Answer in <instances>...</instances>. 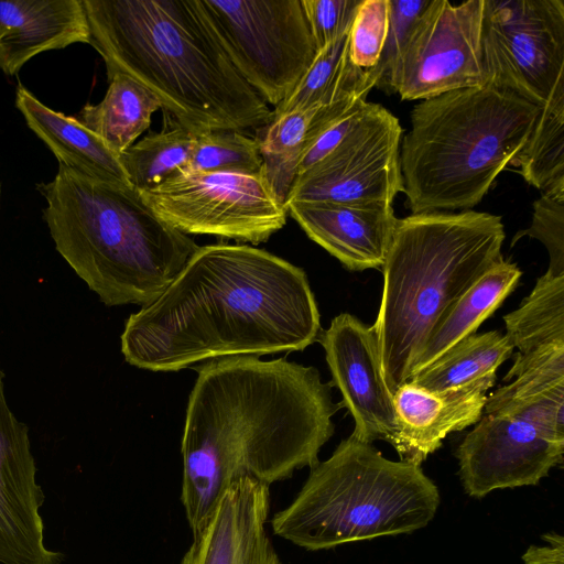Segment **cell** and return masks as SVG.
<instances>
[{
  "instance_id": "obj_24",
  "label": "cell",
  "mask_w": 564,
  "mask_h": 564,
  "mask_svg": "<svg viewBox=\"0 0 564 564\" xmlns=\"http://www.w3.org/2000/svg\"><path fill=\"white\" fill-rule=\"evenodd\" d=\"M514 347L499 330L471 334L455 344L409 381L431 391H444L495 379L496 371Z\"/></svg>"
},
{
  "instance_id": "obj_6",
  "label": "cell",
  "mask_w": 564,
  "mask_h": 564,
  "mask_svg": "<svg viewBox=\"0 0 564 564\" xmlns=\"http://www.w3.org/2000/svg\"><path fill=\"white\" fill-rule=\"evenodd\" d=\"M540 107L486 84L421 100L400 144L412 214L468 209L524 145Z\"/></svg>"
},
{
  "instance_id": "obj_25",
  "label": "cell",
  "mask_w": 564,
  "mask_h": 564,
  "mask_svg": "<svg viewBox=\"0 0 564 564\" xmlns=\"http://www.w3.org/2000/svg\"><path fill=\"white\" fill-rule=\"evenodd\" d=\"M512 165L533 187L564 192V77L540 108Z\"/></svg>"
},
{
  "instance_id": "obj_15",
  "label": "cell",
  "mask_w": 564,
  "mask_h": 564,
  "mask_svg": "<svg viewBox=\"0 0 564 564\" xmlns=\"http://www.w3.org/2000/svg\"><path fill=\"white\" fill-rule=\"evenodd\" d=\"M29 427L11 411L0 376V564H62L63 554L44 544Z\"/></svg>"
},
{
  "instance_id": "obj_30",
  "label": "cell",
  "mask_w": 564,
  "mask_h": 564,
  "mask_svg": "<svg viewBox=\"0 0 564 564\" xmlns=\"http://www.w3.org/2000/svg\"><path fill=\"white\" fill-rule=\"evenodd\" d=\"M349 29L334 42L317 51L314 61L292 93L274 107L272 117L315 108L323 104L347 58Z\"/></svg>"
},
{
  "instance_id": "obj_7",
  "label": "cell",
  "mask_w": 564,
  "mask_h": 564,
  "mask_svg": "<svg viewBox=\"0 0 564 564\" xmlns=\"http://www.w3.org/2000/svg\"><path fill=\"white\" fill-rule=\"evenodd\" d=\"M441 502L422 467L382 456L354 436L311 468L294 500L271 519L272 531L308 551L412 533Z\"/></svg>"
},
{
  "instance_id": "obj_12",
  "label": "cell",
  "mask_w": 564,
  "mask_h": 564,
  "mask_svg": "<svg viewBox=\"0 0 564 564\" xmlns=\"http://www.w3.org/2000/svg\"><path fill=\"white\" fill-rule=\"evenodd\" d=\"M402 128L383 106L368 102L359 122L324 160L299 174L286 202L390 204L403 193Z\"/></svg>"
},
{
  "instance_id": "obj_19",
  "label": "cell",
  "mask_w": 564,
  "mask_h": 564,
  "mask_svg": "<svg viewBox=\"0 0 564 564\" xmlns=\"http://www.w3.org/2000/svg\"><path fill=\"white\" fill-rule=\"evenodd\" d=\"M505 384L487 397L484 414L525 421L564 438V343L513 356Z\"/></svg>"
},
{
  "instance_id": "obj_36",
  "label": "cell",
  "mask_w": 564,
  "mask_h": 564,
  "mask_svg": "<svg viewBox=\"0 0 564 564\" xmlns=\"http://www.w3.org/2000/svg\"><path fill=\"white\" fill-rule=\"evenodd\" d=\"M544 544L531 545L522 555L524 564H564V538L552 531L542 536Z\"/></svg>"
},
{
  "instance_id": "obj_26",
  "label": "cell",
  "mask_w": 564,
  "mask_h": 564,
  "mask_svg": "<svg viewBox=\"0 0 564 564\" xmlns=\"http://www.w3.org/2000/svg\"><path fill=\"white\" fill-rule=\"evenodd\" d=\"M195 138L164 111V127L133 143L119 155L120 163L137 191L153 188L187 167Z\"/></svg>"
},
{
  "instance_id": "obj_29",
  "label": "cell",
  "mask_w": 564,
  "mask_h": 564,
  "mask_svg": "<svg viewBox=\"0 0 564 564\" xmlns=\"http://www.w3.org/2000/svg\"><path fill=\"white\" fill-rule=\"evenodd\" d=\"M184 170L262 174L258 142L242 131H213L195 138L187 167Z\"/></svg>"
},
{
  "instance_id": "obj_35",
  "label": "cell",
  "mask_w": 564,
  "mask_h": 564,
  "mask_svg": "<svg viewBox=\"0 0 564 564\" xmlns=\"http://www.w3.org/2000/svg\"><path fill=\"white\" fill-rule=\"evenodd\" d=\"M367 106L368 101L366 99L359 100L339 118L326 124L304 150L299 164L297 175L329 155L359 122Z\"/></svg>"
},
{
  "instance_id": "obj_11",
  "label": "cell",
  "mask_w": 564,
  "mask_h": 564,
  "mask_svg": "<svg viewBox=\"0 0 564 564\" xmlns=\"http://www.w3.org/2000/svg\"><path fill=\"white\" fill-rule=\"evenodd\" d=\"M484 0H431L384 82L402 100H425L486 85L481 55Z\"/></svg>"
},
{
  "instance_id": "obj_5",
  "label": "cell",
  "mask_w": 564,
  "mask_h": 564,
  "mask_svg": "<svg viewBox=\"0 0 564 564\" xmlns=\"http://www.w3.org/2000/svg\"><path fill=\"white\" fill-rule=\"evenodd\" d=\"M502 218L484 212L421 213L397 219L373 324L381 372L393 394L413 376L443 314L503 259Z\"/></svg>"
},
{
  "instance_id": "obj_17",
  "label": "cell",
  "mask_w": 564,
  "mask_h": 564,
  "mask_svg": "<svg viewBox=\"0 0 564 564\" xmlns=\"http://www.w3.org/2000/svg\"><path fill=\"white\" fill-rule=\"evenodd\" d=\"M495 382L481 380L444 391H431L412 381L401 384L393 393L397 434L392 444L400 460L421 466L449 433L475 425Z\"/></svg>"
},
{
  "instance_id": "obj_2",
  "label": "cell",
  "mask_w": 564,
  "mask_h": 564,
  "mask_svg": "<svg viewBox=\"0 0 564 564\" xmlns=\"http://www.w3.org/2000/svg\"><path fill=\"white\" fill-rule=\"evenodd\" d=\"M322 334L305 271L263 249L214 243L194 252L121 334L126 361L177 371L203 360L299 351Z\"/></svg>"
},
{
  "instance_id": "obj_4",
  "label": "cell",
  "mask_w": 564,
  "mask_h": 564,
  "mask_svg": "<svg viewBox=\"0 0 564 564\" xmlns=\"http://www.w3.org/2000/svg\"><path fill=\"white\" fill-rule=\"evenodd\" d=\"M39 191L57 252L107 306L151 304L198 249L132 186L59 164L53 181Z\"/></svg>"
},
{
  "instance_id": "obj_37",
  "label": "cell",
  "mask_w": 564,
  "mask_h": 564,
  "mask_svg": "<svg viewBox=\"0 0 564 564\" xmlns=\"http://www.w3.org/2000/svg\"><path fill=\"white\" fill-rule=\"evenodd\" d=\"M0 196H1V186H0Z\"/></svg>"
},
{
  "instance_id": "obj_21",
  "label": "cell",
  "mask_w": 564,
  "mask_h": 564,
  "mask_svg": "<svg viewBox=\"0 0 564 564\" xmlns=\"http://www.w3.org/2000/svg\"><path fill=\"white\" fill-rule=\"evenodd\" d=\"M15 106L59 164L95 180L132 186L119 156L75 117L48 108L22 85Z\"/></svg>"
},
{
  "instance_id": "obj_22",
  "label": "cell",
  "mask_w": 564,
  "mask_h": 564,
  "mask_svg": "<svg viewBox=\"0 0 564 564\" xmlns=\"http://www.w3.org/2000/svg\"><path fill=\"white\" fill-rule=\"evenodd\" d=\"M521 275L522 271L516 263L503 259L486 271L437 321L426 339L414 373L476 333L480 324L512 293Z\"/></svg>"
},
{
  "instance_id": "obj_8",
  "label": "cell",
  "mask_w": 564,
  "mask_h": 564,
  "mask_svg": "<svg viewBox=\"0 0 564 564\" xmlns=\"http://www.w3.org/2000/svg\"><path fill=\"white\" fill-rule=\"evenodd\" d=\"M202 4L238 73L276 107L317 54L301 0H202Z\"/></svg>"
},
{
  "instance_id": "obj_20",
  "label": "cell",
  "mask_w": 564,
  "mask_h": 564,
  "mask_svg": "<svg viewBox=\"0 0 564 564\" xmlns=\"http://www.w3.org/2000/svg\"><path fill=\"white\" fill-rule=\"evenodd\" d=\"M89 40L83 0H0V69L7 75L40 53Z\"/></svg>"
},
{
  "instance_id": "obj_18",
  "label": "cell",
  "mask_w": 564,
  "mask_h": 564,
  "mask_svg": "<svg viewBox=\"0 0 564 564\" xmlns=\"http://www.w3.org/2000/svg\"><path fill=\"white\" fill-rule=\"evenodd\" d=\"M304 232L350 271L381 269L397 223L390 204L288 202Z\"/></svg>"
},
{
  "instance_id": "obj_10",
  "label": "cell",
  "mask_w": 564,
  "mask_h": 564,
  "mask_svg": "<svg viewBox=\"0 0 564 564\" xmlns=\"http://www.w3.org/2000/svg\"><path fill=\"white\" fill-rule=\"evenodd\" d=\"M486 84L542 107L564 77L563 0H484Z\"/></svg>"
},
{
  "instance_id": "obj_23",
  "label": "cell",
  "mask_w": 564,
  "mask_h": 564,
  "mask_svg": "<svg viewBox=\"0 0 564 564\" xmlns=\"http://www.w3.org/2000/svg\"><path fill=\"white\" fill-rule=\"evenodd\" d=\"M108 82L102 100L86 105L75 118L119 156L150 128L152 115L162 105L149 89L127 75L116 74Z\"/></svg>"
},
{
  "instance_id": "obj_9",
  "label": "cell",
  "mask_w": 564,
  "mask_h": 564,
  "mask_svg": "<svg viewBox=\"0 0 564 564\" xmlns=\"http://www.w3.org/2000/svg\"><path fill=\"white\" fill-rule=\"evenodd\" d=\"M138 192L162 220L185 235L257 245L286 223L288 210L263 174L180 170L158 186Z\"/></svg>"
},
{
  "instance_id": "obj_3",
  "label": "cell",
  "mask_w": 564,
  "mask_h": 564,
  "mask_svg": "<svg viewBox=\"0 0 564 564\" xmlns=\"http://www.w3.org/2000/svg\"><path fill=\"white\" fill-rule=\"evenodd\" d=\"M108 79L149 89L194 135L260 128L272 110L225 51L202 0H83Z\"/></svg>"
},
{
  "instance_id": "obj_28",
  "label": "cell",
  "mask_w": 564,
  "mask_h": 564,
  "mask_svg": "<svg viewBox=\"0 0 564 564\" xmlns=\"http://www.w3.org/2000/svg\"><path fill=\"white\" fill-rule=\"evenodd\" d=\"M318 107L272 117L270 122L257 129L254 139L262 159V174L284 206L296 178L310 126Z\"/></svg>"
},
{
  "instance_id": "obj_32",
  "label": "cell",
  "mask_w": 564,
  "mask_h": 564,
  "mask_svg": "<svg viewBox=\"0 0 564 564\" xmlns=\"http://www.w3.org/2000/svg\"><path fill=\"white\" fill-rule=\"evenodd\" d=\"M523 236L535 238L545 246L550 257L547 272L564 274V192H543L534 200L531 225L514 236L512 245Z\"/></svg>"
},
{
  "instance_id": "obj_31",
  "label": "cell",
  "mask_w": 564,
  "mask_h": 564,
  "mask_svg": "<svg viewBox=\"0 0 564 564\" xmlns=\"http://www.w3.org/2000/svg\"><path fill=\"white\" fill-rule=\"evenodd\" d=\"M389 0H361L351 21L348 57L358 68L377 66L387 37Z\"/></svg>"
},
{
  "instance_id": "obj_34",
  "label": "cell",
  "mask_w": 564,
  "mask_h": 564,
  "mask_svg": "<svg viewBox=\"0 0 564 564\" xmlns=\"http://www.w3.org/2000/svg\"><path fill=\"white\" fill-rule=\"evenodd\" d=\"M431 0H389V24L384 46L376 66L379 87L402 51L415 22Z\"/></svg>"
},
{
  "instance_id": "obj_33",
  "label": "cell",
  "mask_w": 564,
  "mask_h": 564,
  "mask_svg": "<svg viewBox=\"0 0 564 564\" xmlns=\"http://www.w3.org/2000/svg\"><path fill=\"white\" fill-rule=\"evenodd\" d=\"M360 1L301 0L317 51L334 42L349 29Z\"/></svg>"
},
{
  "instance_id": "obj_27",
  "label": "cell",
  "mask_w": 564,
  "mask_h": 564,
  "mask_svg": "<svg viewBox=\"0 0 564 564\" xmlns=\"http://www.w3.org/2000/svg\"><path fill=\"white\" fill-rule=\"evenodd\" d=\"M506 336L525 354L553 343H564V274L546 271L513 312L503 316Z\"/></svg>"
},
{
  "instance_id": "obj_16",
  "label": "cell",
  "mask_w": 564,
  "mask_h": 564,
  "mask_svg": "<svg viewBox=\"0 0 564 564\" xmlns=\"http://www.w3.org/2000/svg\"><path fill=\"white\" fill-rule=\"evenodd\" d=\"M269 511L268 485L236 480L180 564H283L265 530Z\"/></svg>"
},
{
  "instance_id": "obj_1",
  "label": "cell",
  "mask_w": 564,
  "mask_h": 564,
  "mask_svg": "<svg viewBox=\"0 0 564 564\" xmlns=\"http://www.w3.org/2000/svg\"><path fill=\"white\" fill-rule=\"evenodd\" d=\"M181 452V500L193 538L242 477L271 485L318 463L343 408L312 366L285 358H217L195 368Z\"/></svg>"
},
{
  "instance_id": "obj_14",
  "label": "cell",
  "mask_w": 564,
  "mask_h": 564,
  "mask_svg": "<svg viewBox=\"0 0 564 564\" xmlns=\"http://www.w3.org/2000/svg\"><path fill=\"white\" fill-rule=\"evenodd\" d=\"M332 373V383L341 393V405L351 414V436L372 444H393L397 420L393 394L388 389L379 356L375 326L355 315L341 313L318 338Z\"/></svg>"
},
{
  "instance_id": "obj_13",
  "label": "cell",
  "mask_w": 564,
  "mask_h": 564,
  "mask_svg": "<svg viewBox=\"0 0 564 564\" xmlns=\"http://www.w3.org/2000/svg\"><path fill=\"white\" fill-rule=\"evenodd\" d=\"M564 438L519 419L482 414L456 449L465 492L482 498L497 489L538 485L563 464Z\"/></svg>"
}]
</instances>
